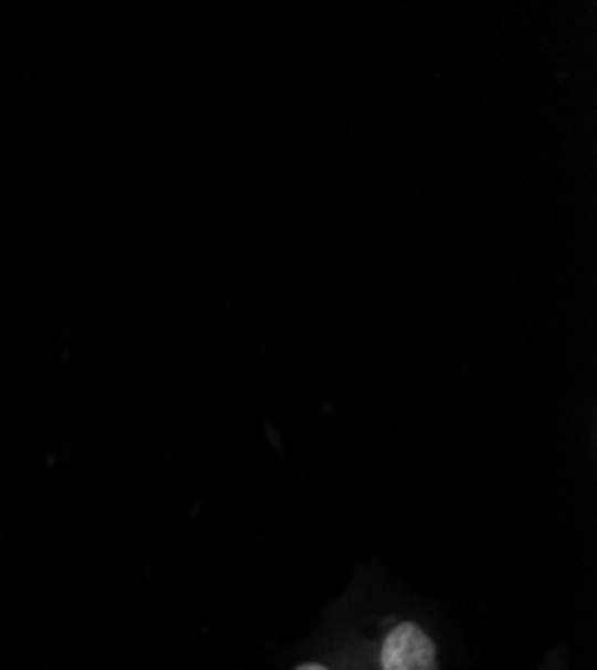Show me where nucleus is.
<instances>
[{"label":"nucleus","instance_id":"f257e3e1","mask_svg":"<svg viewBox=\"0 0 597 670\" xmlns=\"http://www.w3.org/2000/svg\"><path fill=\"white\" fill-rule=\"evenodd\" d=\"M384 670H437V649L418 625H397L380 652Z\"/></svg>","mask_w":597,"mask_h":670},{"label":"nucleus","instance_id":"f03ea898","mask_svg":"<svg viewBox=\"0 0 597 670\" xmlns=\"http://www.w3.org/2000/svg\"><path fill=\"white\" fill-rule=\"evenodd\" d=\"M297 670H327V668H322V666H303V668H297Z\"/></svg>","mask_w":597,"mask_h":670}]
</instances>
